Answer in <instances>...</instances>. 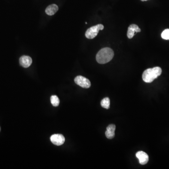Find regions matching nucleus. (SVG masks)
Wrapping results in <instances>:
<instances>
[{
	"label": "nucleus",
	"mask_w": 169,
	"mask_h": 169,
	"mask_svg": "<svg viewBox=\"0 0 169 169\" xmlns=\"http://www.w3.org/2000/svg\"><path fill=\"white\" fill-rule=\"evenodd\" d=\"M0 131H1V128H0Z\"/></svg>",
	"instance_id": "obj_15"
},
{
	"label": "nucleus",
	"mask_w": 169,
	"mask_h": 169,
	"mask_svg": "<svg viewBox=\"0 0 169 169\" xmlns=\"http://www.w3.org/2000/svg\"><path fill=\"white\" fill-rule=\"evenodd\" d=\"M114 55V52L112 49L109 48H103L96 55V61L99 64H106L112 59Z\"/></svg>",
	"instance_id": "obj_1"
},
{
	"label": "nucleus",
	"mask_w": 169,
	"mask_h": 169,
	"mask_svg": "<svg viewBox=\"0 0 169 169\" xmlns=\"http://www.w3.org/2000/svg\"><path fill=\"white\" fill-rule=\"evenodd\" d=\"M50 141L54 145L61 146L64 143L65 138L63 135L56 134L51 136Z\"/></svg>",
	"instance_id": "obj_5"
},
{
	"label": "nucleus",
	"mask_w": 169,
	"mask_h": 169,
	"mask_svg": "<svg viewBox=\"0 0 169 169\" xmlns=\"http://www.w3.org/2000/svg\"><path fill=\"white\" fill-rule=\"evenodd\" d=\"M115 130L116 126L115 125H113V124L109 125L107 127L105 135L108 139H112L114 137Z\"/></svg>",
	"instance_id": "obj_9"
},
{
	"label": "nucleus",
	"mask_w": 169,
	"mask_h": 169,
	"mask_svg": "<svg viewBox=\"0 0 169 169\" xmlns=\"http://www.w3.org/2000/svg\"><path fill=\"white\" fill-rule=\"evenodd\" d=\"M141 1L142 2H144V1H148V0H141Z\"/></svg>",
	"instance_id": "obj_14"
},
{
	"label": "nucleus",
	"mask_w": 169,
	"mask_h": 169,
	"mask_svg": "<svg viewBox=\"0 0 169 169\" xmlns=\"http://www.w3.org/2000/svg\"><path fill=\"white\" fill-rule=\"evenodd\" d=\"M19 63L22 67L28 68L32 64V59L29 56H23L20 58Z\"/></svg>",
	"instance_id": "obj_8"
},
{
	"label": "nucleus",
	"mask_w": 169,
	"mask_h": 169,
	"mask_svg": "<svg viewBox=\"0 0 169 169\" xmlns=\"http://www.w3.org/2000/svg\"><path fill=\"white\" fill-rule=\"evenodd\" d=\"M136 156L139 159L140 163L141 165H145L149 162V157L148 154L143 151H139L136 154Z\"/></svg>",
	"instance_id": "obj_6"
},
{
	"label": "nucleus",
	"mask_w": 169,
	"mask_h": 169,
	"mask_svg": "<svg viewBox=\"0 0 169 169\" xmlns=\"http://www.w3.org/2000/svg\"><path fill=\"white\" fill-rule=\"evenodd\" d=\"M101 105L103 108L108 109L110 106V100L108 97H105L101 100Z\"/></svg>",
	"instance_id": "obj_11"
},
{
	"label": "nucleus",
	"mask_w": 169,
	"mask_h": 169,
	"mask_svg": "<svg viewBox=\"0 0 169 169\" xmlns=\"http://www.w3.org/2000/svg\"><path fill=\"white\" fill-rule=\"evenodd\" d=\"M161 37L164 40H169V29L164 30L161 34Z\"/></svg>",
	"instance_id": "obj_13"
},
{
	"label": "nucleus",
	"mask_w": 169,
	"mask_h": 169,
	"mask_svg": "<svg viewBox=\"0 0 169 169\" xmlns=\"http://www.w3.org/2000/svg\"><path fill=\"white\" fill-rule=\"evenodd\" d=\"M58 10V7L56 4H51L46 8L45 12L49 16L54 15Z\"/></svg>",
	"instance_id": "obj_10"
},
{
	"label": "nucleus",
	"mask_w": 169,
	"mask_h": 169,
	"mask_svg": "<svg viewBox=\"0 0 169 169\" xmlns=\"http://www.w3.org/2000/svg\"><path fill=\"white\" fill-rule=\"evenodd\" d=\"M141 29L139 28L138 25L135 24H132L130 25L128 29L127 35L129 39L133 38L135 34L137 32H141Z\"/></svg>",
	"instance_id": "obj_7"
},
{
	"label": "nucleus",
	"mask_w": 169,
	"mask_h": 169,
	"mask_svg": "<svg viewBox=\"0 0 169 169\" xmlns=\"http://www.w3.org/2000/svg\"><path fill=\"white\" fill-rule=\"evenodd\" d=\"M162 72V69L159 67L149 68L145 70L143 73V80L146 83H151L161 75Z\"/></svg>",
	"instance_id": "obj_2"
},
{
	"label": "nucleus",
	"mask_w": 169,
	"mask_h": 169,
	"mask_svg": "<svg viewBox=\"0 0 169 169\" xmlns=\"http://www.w3.org/2000/svg\"><path fill=\"white\" fill-rule=\"evenodd\" d=\"M74 82L77 85L83 88H88L91 86L90 80L83 76H77L74 79Z\"/></svg>",
	"instance_id": "obj_4"
},
{
	"label": "nucleus",
	"mask_w": 169,
	"mask_h": 169,
	"mask_svg": "<svg viewBox=\"0 0 169 169\" xmlns=\"http://www.w3.org/2000/svg\"><path fill=\"white\" fill-rule=\"evenodd\" d=\"M51 102L54 107H57L60 103V100L57 95H52L50 98Z\"/></svg>",
	"instance_id": "obj_12"
},
{
	"label": "nucleus",
	"mask_w": 169,
	"mask_h": 169,
	"mask_svg": "<svg viewBox=\"0 0 169 169\" xmlns=\"http://www.w3.org/2000/svg\"><path fill=\"white\" fill-rule=\"evenodd\" d=\"M104 26L101 24H98L89 28L86 32L85 36L87 39H93L98 34L100 30H102Z\"/></svg>",
	"instance_id": "obj_3"
}]
</instances>
